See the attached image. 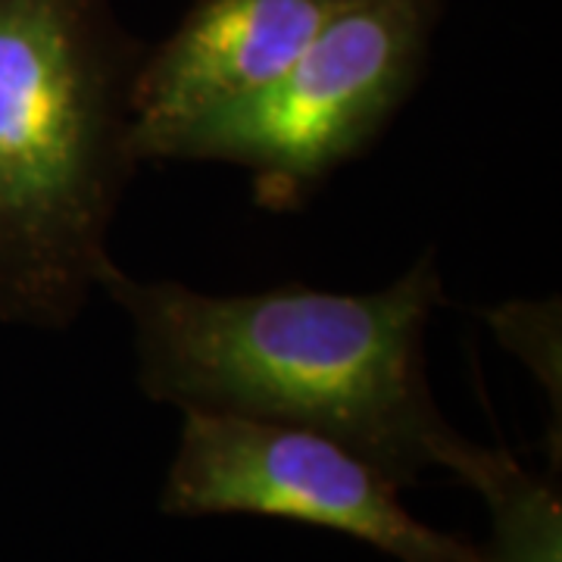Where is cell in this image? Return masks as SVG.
Returning a JSON list of instances; mask_svg holds the SVG:
<instances>
[{
	"mask_svg": "<svg viewBox=\"0 0 562 562\" xmlns=\"http://www.w3.org/2000/svg\"><path fill=\"white\" fill-rule=\"evenodd\" d=\"M144 47L110 0H0V316L66 328L138 169Z\"/></svg>",
	"mask_w": 562,
	"mask_h": 562,
	"instance_id": "7a4b0ae2",
	"label": "cell"
},
{
	"mask_svg": "<svg viewBox=\"0 0 562 562\" xmlns=\"http://www.w3.org/2000/svg\"><path fill=\"white\" fill-rule=\"evenodd\" d=\"M465 484L491 509L484 562H562V509L553 484L531 475L503 447H487Z\"/></svg>",
	"mask_w": 562,
	"mask_h": 562,
	"instance_id": "8992f818",
	"label": "cell"
},
{
	"mask_svg": "<svg viewBox=\"0 0 562 562\" xmlns=\"http://www.w3.org/2000/svg\"><path fill=\"white\" fill-rule=\"evenodd\" d=\"M443 0H353L279 79L184 125L157 160L232 162L262 210H301L416 91Z\"/></svg>",
	"mask_w": 562,
	"mask_h": 562,
	"instance_id": "3957f363",
	"label": "cell"
},
{
	"mask_svg": "<svg viewBox=\"0 0 562 562\" xmlns=\"http://www.w3.org/2000/svg\"><path fill=\"white\" fill-rule=\"evenodd\" d=\"M353 0H198L135 79L138 162L225 103L276 81Z\"/></svg>",
	"mask_w": 562,
	"mask_h": 562,
	"instance_id": "5b68a950",
	"label": "cell"
},
{
	"mask_svg": "<svg viewBox=\"0 0 562 562\" xmlns=\"http://www.w3.org/2000/svg\"><path fill=\"white\" fill-rule=\"evenodd\" d=\"M506 350L538 375L560 413V306L543 303H503L484 313Z\"/></svg>",
	"mask_w": 562,
	"mask_h": 562,
	"instance_id": "52a82bcc",
	"label": "cell"
},
{
	"mask_svg": "<svg viewBox=\"0 0 562 562\" xmlns=\"http://www.w3.org/2000/svg\"><path fill=\"white\" fill-rule=\"evenodd\" d=\"M375 462L322 431L216 409H181L162 484L169 516H266L316 525L397 562H484L469 543L419 522Z\"/></svg>",
	"mask_w": 562,
	"mask_h": 562,
	"instance_id": "277c9868",
	"label": "cell"
},
{
	"mask_svg": "<svg viewBox=\"0 0 562 562\" xmlns=\"http://www.w3.org/2000/svg\"><path fill=\"white\" fill-rule=\"evenodd\" d=\"M98 288L132 319L150 401L313 428L401 487L428 469L465 482L487 450L443 419L428 384L425 335L443 303L435 254L369 294L288 281L216 297L116 262Z\"/></svg>",
	"mask_w": 562,
	"mask_h": 562,
	"instance_id": "6da1fadb",
	"label": "cell"
}]
</instances>
